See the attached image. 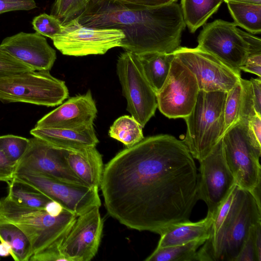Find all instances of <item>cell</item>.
I'll list each match as a JSON object with an SVG mask.
<instances>
[{"label": "cell", "mask_w": 261, "mask_h": 261, "mask_svg": "<svg viewBox=\"0 0 261 261\" xmlns=\"http://www.w3.org/2000/svg\"><path fill=\"white\" fill-rule=\"evenodd\" d=\"M181 140L146 138L104 167L100 186L108 213L128 228L161 235L190 221L198 198L199 174Z\"/></svg>", "instance_id": "obj_1"}, {"label": "cell", "mask_w": 261, "mask_h": 261, "mask_svg": "<svg viewBox=\"0 0 261 261\" xmlns=\"http://www.w3.org/2000/svg\"><path fill=\"white\" fill-rule=\"evenodd\" d=\"M74 19L87 27L121 30L125 38L121 47L136 54L173 53L186 26L176 2L147 8L119 0H90Z\"/></svg>", "instance_id": "obj_2"}, {"label": "cell", "mask_w": 261, "mask_h": 261, "mask_svg": "<svg viewBox=\"0 0 261 261\" xmlns=\"http://www.w3.org/2000/svg\"><path fill=\"white\" fill-rule=\"evenodd\" d=\"M261 222V205L248 191L235 188L230 208L212 242L204 243L195 261H235L252 227Z\"/></svg>", "instance_id": "obj_3"}, {"label": "cell", "mask_w": 261, "mask_h": 261, "mask_svg": "<svg viewBox=\"0 0 261 261\" xmlns=\"http://www.w3.org/2000/svg\"><path fill=\"white\" fill-rule=\"evenodd\" d=\"M77 217L65 209L59 215L53 216L44 209L17 204L7 196L0 199V221L18 227L29 239L33 254L60 253L59 247Z\"/></svg>", "instance_id": "obj_4"}, {"label": "cell", "mask_w": 261, "mask_h": 261, "mask_svg": "<svg viewBox=\"0 0 261 261\" xmlns=\"http://www.w3.org/2000/svg\"><path fill=\"white\" fill-rule=\"evenodd\" d=\"M226 93L199 90L195 105L185 120L182 141L194 159L205 158L224 134V110Z\"/></svg>", "instance_id": "obj_5"}, {"label": "cell", "mask_w": 261, "mask_h": 261, "mask_svg": "<svg viewBox=\"0 0 261 261\" xmlns=\"http://www.w3.org/2000/svg\"><path fill=\"white\" fill-rule=\"evenodd\" d=\"M222 138L225 160L236 185L250 192L261 205V145L251 138L248 121H239Z\"/></svg>", "instance_id": "obj_6"}, {"label": "cell", "mask_w": 261, "mask_h": 261, "mask_svg": "<svg viewBox=\"0 0 261 261\" xmlns=\"http://www.w3.org/2000/svg\"><path fill=\"white\" fill-rule=\"evenodd\" d=\"M69 95L64 81L48 70H32L0 76V101L46 107L62 104Z\"/></svg>", "instance_id": "obj_7"}, {"label": "cell", "mask_w": 261, "mask_h": 261, "mask_svg": "<svg viewBox=\"0 0 261 261\" xmlns=\"http://www.w3.org/2000/svg\"><path fill=\"white\" fill-rule=\"evenodd\" d=\"M116 68L127 101L126 110L143 128L158 108L156 93L147 81L137 54L122 53Z\"/></svg>", "instance_id": "obj_8"}, {"label": "cell", "mask_w": 261, "mask_h": 261, "mask_svg": "<svg viewBox=\"0 0 261 261\" xmlns=\"http://www.w3.org/2000/svg\"><path fill=\"white\" fill-rule=\"evenodd\" d=\"M63 25L62 33L52 40L55 47L64 55H103L112 48L121 47L125 38L121 30L87 27L75 19Z\"/></svg>", "instance_id": "obj_9"}, {"label": "cell", "mask_w": 261, "mask_h": 261, "mask_svg": "<svg viewBox=\"0 0 261 261\" xmlns=\"http://www.w3.org/2000/svg\"><path fill=\"white\" fill-rule=\"evenodd\" d=\"M14 178L33 186L77 217L101 205L96 188L72 184L22 169L16 170Z\"/></svg>", "instance_id": "obj_10"}, {"label": "cell", "mask_w": 261, "mask_h": 261, "mask_svg": "<svg viewBox=\"0 0 261 261\" xmlns=\"http://www.w3.org/2000/svg\"><path fill=\"white\" fill-rule=\"evenodd\" d=\"M199 91L194 75L175 56L165 82L156 93L158 108L169 118L184 119L191 112Z\"/></svg>", "instance_id": "obj_11"}, {"label": "cell", "mask_w": 261, "mask_h": 261, "mask_svg": "<svg viewBox=\"0 0 261 261\" xmlns=\"http://www.w3.org/2000/svg\"><path fill=\"white\" fill-rule=\"evenodd\" d=\"M203 26L198 36L197 47L241 76V67L247 58L249 46L239 33L237 25L234 22L216 19Z\"/></svg>", "instance_id": "obj_12"}, {"label": "cell", "mask_w": 261, "mask_h": 261, "mask_svg": "<svg viewBox=\"0 0 261 261\" xmlns=\"http://www.w3.org/2000/svg\"><path fill=\"white\" fill-rule=\"evenodd\" d=\"M200 163L198 198L207 207L212 217L236 185L224 154L222 137L212 151Z\"/></svg>", "instance_id": "obj_13"}, {"label": "cell", "mask_w": 261, "mask_h": 261, "mask_svg": "<svg viewBox=\"0 0 261 261\" xmlns=\"http://www.w3.org/2000/svg\"><path fill=\"white\" fill-rule=\"evenodd\" d=\"M173 54L194 75L199 90L227 92L241 77L216 57L197 46H179Z\"/></svg>", "instance_id": "obj_14"}, {"label": "cell", "mask_w": 261, "mask_h": 261, "mask_svg": "<svg viewBox=\"0 0 261 261\" xmlns=\"http://www.w3.org/2000/svg\"><path fill=\"white\" fill-rule=\"evenodd\" d=\"M67 150L33 137L29 139L27 149L16 164V170L30 171L64 182L88 187L68 165L66 157Z\"/></svg>", "instance_id": "obj_15"}, {"label": "cell", "mask_w": 261, "mask_h": 261, "mask_svg": "<svg viewBox=\"0 0 261 261\" xmlns=\"http://www.w3.org/2000/svg\"><path fill=\"white\" fill-rule=\"evenodd\" d=\"M99 207L78 216L59 251L66 261H89L96 254L103 230Z\"/></svg>", "instance_id": "obj_16"}, {"label": "cell", "mask_w": 261, "mask_h": 261, "mask_svg": "<svg viewBox=\"0 0 261 261\" xmlns=\"http://www.w3.org/2000/svg\"><path fill=\"white\" fill-rule=\"evenodd\" d=\"M0 47L33 70L49 71L57 58L56 50L37 32H21L7 37Z\"/></svg>", "instance_id": "obj_17"}, {"label": "cell", "mask_w": 261, "mask_h": 261, "mask_svg": "<svg viewBox=\"0 0 261 261\" xmlns=\"http://www.w3.org/2000/svg\"><path fill=\"white\" fill-rule=\"evenodd\" d=\"M97 110L90 90L68 99L39 119L37 128L78 129L93 125Z\"/></svg>", "instance_id": "obj_18"}, {"label": "cell", "mask_w": 261, "mask_h": 261, "mask_svg": "<svg viewBox=\"0 0 261 261\" xmlns=\"http://www.w3.org/2000/svg\"><path fill=\"white\" fill-rule=\"evenodd\" d=\"M30 134L54 146L68 150L96 146L99 142L93 125L78 129L35 127L31 130Z\"/></svg>", "instance_id": "obj_19"}, {"label": "cell", "mask_w": 261, "mask_h": 261, "mask_svg": "<svg viewBox=\"0 0 261 261\" xmlns=\"http://www.w3.org/2000/svg\"><path fill=\"white\" fill-rule=\"evenodd\" d=\"M256 112L250 81L241 77L226 93L224 110V134L239 121H248Z\"/></svg>", "instance_id": "obj_20"}, {"label": "cell", "mask_w": 261, "mask_h": 261, "mask_svg": "<svg viewBox=\"0 0 261 261\" xmlns=\"http://www.w3.org/2000/svg\"><path fill=\"white\" fill-rule=\"evenodd\" d=\"M66 157L71 169L86 186L100 187L104 167L102 156L96 146L67 150Z\"/></svg>", "instance_id": "obj_21"}, {"label": "cell", "mask_w": 261, "mask_h": 261, "mask_svg": "<svg viewBox=\"0 0 261 261\" xmlns=\"http://www.w3.org/2000/svg\"><path fill=\"white\" fill-rule=\"evenodd\" d=\"M213 217L210 215L197 222H180L170 226L163 233L156 248H161L182 245L199 240H206L210 236Z\"/></svg>", "instance_id": "obj_22"}, {"label": "cell", "mask_w": 261, "mask_h": 261, "mask_svg": "<svg viewBox=\"0 0 261 261\" xmlns=\"http://www.w3.org/2000/svg\"><path fill=\"white\" fill-rule=\"evenodd\" d=\"M137 55L147 81L156 93L168 75L174 54L148 52Z\"/></svg>", "instance_id": "obj_23"}, {"label": "cell", "mask_w": 261, "mask_h": 261, "mask_svg": "<svg viewBox=\"0 0 261 261\" xmlns=\"http://www.w3.org/2000/svg\"><path fill=\"white\" fill-rule=\"evenodd\" d=\"M224 0H181L180 8L186 25L194 33L204 25Z\"/></svg>", "instance_id": "obj_24"}, {"label": "cell", "mask_w": 261, "mask_h": 261, "mask_svg": "<svg viewBox=\"0 0 261 261\" xmlns=\"http://www.w3.org/2000/svg\"><path fill=\"white\" fill-rule=\"evenodd\" d=\"M0 241L10 247V255L15 261H29L33 254L31 244L25 233L15 224L0 221Z\"/></svg>", "instance_id": "obj_25"}, {"label": "cell", "mask_w": 261, "mask_h": 261, "mask_svg": "<svg viewBox=\"0 0 261 261\" xmlns=\"http://www.w3.org/2000/svg\"><path fill=\"white\" fill-rule=\"evenodd\" d=\"M7 197L17 204L27 207L44 209L47 203L51 200L45 194L31 185L14 178L7 183Z\"/></svg>", "instance_id": "obj_26"}, {"label": "cell", "mask_w": 261, "mask_h": 261, "mask_svg": "<svg viewBox=\"0 0 261 261\" xmlns=\"http://www.w3.org/2000/svg\"><path fill=\"white\" fill-rule=\"evenodd\" d=\"M237 26L254 35L261 33V4L226 2Z\"/></svg>", "instance_id": "obj_27"}, {"label": "cell", "mask_w": 261, "mask_h": 261, "mask_svg": "<svg viewBox=\"0 0 261 261\" xmlns=\"http://www.w3.org/2000/svg\"><path fill=\"white\" fill-rule=\"evenodd\" d=\"M205 241L199 240L182 245L161 248H156L145 260L195 261L197 251Z\"/></svg>", "instance_id": "obj_28"}, {"label": "cell", "mask_w": 261, "mask_h": 261, "mask_svg": "<svg viewBox=\"0 0 261 261\" xmlns=\"http://www.w3.org/2000/svg\"><path fill=\"white\" fill-rule=\"evenodd\" d=\"M142 127L132 116L124 115L117 118L110 128V136L129 147L144 137Z\"/></svg>", "instance_id": "obj_29"}, {"label": "cell", "mask_w": 261, "mask_h": 261, "mask_svg": "<svg viewBox=\"0 0 261 261\" xmlns=\"http://www.w3.org/2000/svg\"><path fill=\"white\" fill-rule=\"evenodd\" d=\"M90 0H56L51 15L64 24L74 19L86 9Z\"/></svg>", "instance_id": "obj_30"}, {"label": "cell", "mask_w": 261, "mask_h": 261, "mask_svg": "<svg viewBox=\"0 0 261 261\" xmlns=\"http://www.w3.org/2000/svg\"><path fill=\"white\" fill-rule=\"evenodd\" d=\"M29 139L13 135L0 136V150L16 165L25 152Z\"/></svg>", "instance_id": "obj_31"}, {"label": "cell", "mask_w": 261, "mask_h": 261, "mask_svg": "<svg viewBox=\"0 0 261 261\" xmlns=\"http://www.w3.org/2000/svg\"><path fill=\"white\" fill-rule=\"evenodd\" d=\"M32 23L36 32L51 40L61 33L64 28L58 18L46 13L35 17Z\"/></svg>", "instance_id": "obj_32"}, {"label": "cell", "mask_w": 261, "mask_h": 261, "mask_svg": "<svg viewBox=\"0 0 261 261\" xmlns=\"http://www.w3.org/2000/svg\"><path fill=\"white\" fill-rule=\"evenodd\" d=\"M33 70L0 47V76Z\"/></svg>", "instance_id": "obj_33"}, {"label": "cell", "mask_w": 261, "mask_h": 261, "mask_svg": "<svg viewBox=\"0 0 261 261\" xmlns=\"http://www.w3.org/2000/svg\"><path fill=\"white\" fill-rule=\"evenodd\" d=\"M37 7L35 0H0V14L15 11H28Z\"/></svg>", "instance_id": "obj_34"}, {"label": "cell", "mask_w": 261, "mask_h": 261, "mask_svg": "<svg viewBox=\"0 0 261 261\" xmlns=\"http://www.w3.org/2000/svg\"><path fill=\"white\" fill-rule=\"evenodd\" d=\"M255 225L252 227L235 261H257L253 239V228Z\"/></svg>", "instance_id": "obj_35"}, {"label": "cell", "mask_w": 261, "mask_h": 261, "mask_svg": "<svg viewBox=\"0 0 261 261\" xmlns=\"http://www.w3.org/2000/svg\"><path fill=\"white\" fill-rule=\"evenodd\" d=\"M16 165L9 160L0 150V181L8 183L15 176Z\"/></svg>", "instance_id": "obj_36"}, {"label": "cell", "mask_w": 261, "mask_h": 261, "mask_svg": "<svg viewBox=\"0 0 261 261\" xmlns=\"http://www.w3.org/2000/svg\"><path fill=\"white\" fill-rule=\"evenodd\" d=\"M241 70L261 76V54L249 55L241 66Z\"/></svg>", "instance_id": "obj_37"}, {"label": "cell", "mask_w": 261, "mask_h": 261, "mask_svg": "<svg viewBox=\"0 0 261 261\" xmlns=\"http://www.w3.org/2000/svg\"><path fill=\"white\" fill-rule=\"evenodd\" d=\"M239 33L248 44V56L261 54V40L250 33L238 29Z\"/></svg>", "instance_id": "obj_38"}, {"label": "cell", "mask_w": 261, "mask_h": 261, "mask_svg": "<svg viewBox=\"0 0 261 261\" xmlns=\"http://www.w3.org/2000/svg\"><path fill=\"white\" fill-rule=\"evenodd\" d=\"M248 130L251 138L261 145V116L257 114L248 121Z\"/></svg>", "instance_id": "obj_39"}, {"label": "cell", "mask_w": 261, "mask_h": 261, "mask_svg": "<svg viewBox=\"0 0 261 261\" xmlns=\"http://www.w3.org/2000/svg\"><path fill=\"white\" fill-rule=\"evenodd\" d=\"M254 109L256 113L261 116V79L251 78L250 80Z\"/></svg>", "instance_id": "obj_40"}, {"label": "cell", "mask_w": 261, "mask_h": 261, "mask_svg": "<svg viewBox=\"0 0 261 261\" xmlns=\"http://www.w3.org/2000/svg\"><path fill=\"white\" fill-rule=\"evenodd\" d=\"M123 3L133 5L135 6L147 8H152L176 2L177 0H119Z\"/></svg>", "instance_id": "obj_41"}, {"label": "cell", "mask_w": 261, "mask_h": 261, "mask_svg": "<svg viewBox=\"0 0 261 261\" xmlns=\"http://www.w3.org/2000/svg\"><path fill=\"white\" fill-rule=\"evenodd\" d=\"M253 239L257 261H261V222L254 227Z\"/></svg>", "instance_id": "obj_42"}, {"label": "cell", "mask_w": 261, "mask_h": 261, "mask_svg": "<svg viewBox=\"0 0 261 261\" xmlns=\"http://www.w3.org/2000/svg\"><path fill=\"white\" fill-rule=\"evenodd\" d=\"M44 210L49 215L53 216H57L62 213L64 208L58 202L50 200L47 203Z\"/></svg>", "instance_id": "obj_43"}, {"label": "cell", "mask_w": 261, "mask_h": 261, "mask_svg": "<svg viewBox=\"0 0 261 261\" xmlns=\"http://www.w3.org/2000/svg\"><path fill=\"white\" fill-rule=\"evenodd\" d=\"M10 247L4 242L0 243V257H7L10 255Z\"/></svg>", "instance_id": "obj_44"}, {"label": "cell", "mask_w": 261, "mask_h": 261, "mask_svg": "<svg viewBox=\"0 0 261 261\" xmlns=\"http://www.w3.org/2000/svg\"><path fill=\"white\" fill-rule=\"evenodd\" d=\"M224 2H234L243 3L261 4V0H224Z\"/></svg>", "instance_id": "obj_45"}]
</instances>
